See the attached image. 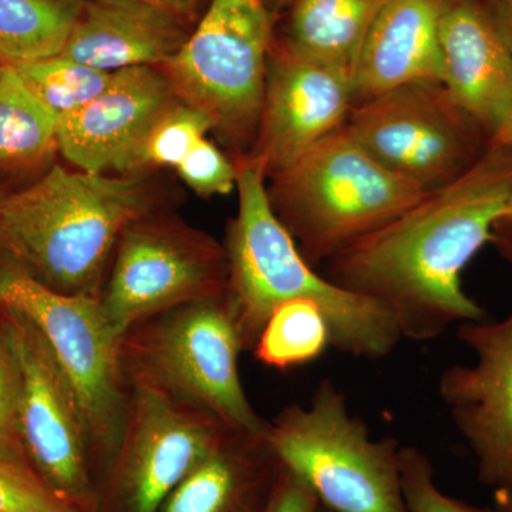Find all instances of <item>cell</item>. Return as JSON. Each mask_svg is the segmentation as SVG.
I'll list each match as a JSON object with an SVG mask.
<instances>
[{"mask_svg": "<svg viewBox=\"0 0 512 512\" xmlns=\"http://www.w3.org/2000/svg\"><path fill=\"white\" fill-rule=\"evenodd\" d=\"M225 293L130 326L121 336V366L128 386L211 413L237 433L264 436L268 421L245 393L239 373L245 350Z\"/></svg>", "mask_w": 512, "mask_h": 512, "instance_id": "5", "label": "cell"}, {"mask_svg": "<svg viewBox=\"0 0 512 512\" xmlns=\"http://www.w3.org/2000/svg\"><path fill=\"white\" fill-rule=\"evenodd\" d=\"M3 194H5V192L0 191V198L3 197Z\"/></svg>", "mask_w": 512, "mask_h": 512, "instance_id": "39", "label": "cell"}, {"mask_svg": "<svg viewBox=\"0 0 512 512\" xmlns=\"http://www.w3.org/2000/svg\"><path fill=\"white\" fill-rule=\"evenodd\" d=\"M231 431L211 413L130 384L119 443L97 488L99 512H158Z\"/></svg>", "mask_w": 512, "mask_h": 512, "instance_id": "12", "label": "cell"}, {"mask_svg": "<svg viewBox=\"0 0 512 512\" xmlns=\"http://www.w3.org/2000/svg\"><path fill=\"white\" fill-rule=\"evenodd\" d=\"M268 3L269 9H271L272 13L281 12V10L291 9L295 0H266Z\"/></svg>", "mask_w": 512, "mask_h": 512, "instance_id": "37", "label": "cell"}, {"mask_svg": "<svg viewBox=\"0 0 512 512\" xmlns=\"http://www.w3.org/2000/svg\"><path fill=\"white\" fill-rule=\"evenodd\" d=\"M10 64L15 66L37 99L59 120L96 99L106 89L111 77L110 72L94 69L62 55Z\"/></svg>", "mask_w": 512, "mask_h": 512, "instance_id": "25", "label": "cell"}, {"mask_svg": "<svg viewBox=\"0 0 512 512\" xmlns=\"http://www.w3.org/2000/svg\"><path fill=\"white\" fill-rule=\"evenodd\" d=\"M285 467L264 436L231 431L158 512H265Z\"/></svg>", "mask_w": 512, "mask_h": 512, "instance_id": "19", "label": "cell"}, {"mask_svg": "<svg viewBox=\"0 0 512 512\" xmlns=\"http://www.w3.org/2000/svg\"><path fill=\"white\" fill-rule=\"evenodd\" d=\"M210 131L211 120L202 111L178 100L140 138L124 161L120 175L143 177L157 168H174Z\"/></svg>", "mask_w": 512, "mask_h": 512, "instance_id": "24", "label": "cell"}, {"mask_svg": "<svg viewBox=\"0 0 512 512\" xmlns=\"http://www.w3.org/2000/svg\"><path fill=\"white\" fill-rule=\"evenodd\" d=\"M178 100L158 67L117 70L96 99L59 120V151L76 170L120 175L140 138Z\"/></svg>", "mask_w": 512, "mask_h": 512, "instance_id": "15", "label": "cell"}, {"mask_svg": "<svg viewBox=\"0 0 512 512\" xmlns=\"http://www.w3.org/2000/svg\"><path fill=\"white\" fill-rule=\"evenodd\" d=\"M0 454L32 467L19 429V372L0 319Z\"/></svg>", "mask_w": 512, "mask_h": 512, "instance_id": "29", "label": "cell"}, {"mask_svg": "<svg viewBox=\"0 0 512 512\" xmlns=\"http://www.w3.org/2000/svg\"><path fill=\"white\" fill-rule=\"evenodd\" d=\"M316 512H333V511H330V510H328V508H325V507H323V505L319 504L318 510H316Z\"/></svg>", "mask_w": 512, "mask_h": 512, "instance_id": "38", "label": "cell"}, {"mask_svg": "<svg viewBox=\"0 0 512 512\" xmlns=\"http://www.w3.org/2000/svg\"><path fill=\"white\" fill-rule=\"evenodd\" d=\"M228 278L224 245L157 210L131 222L120 235L99 301L110 325L123 336L140 320L224 295Z\"/></svg>", "mask_w": 512, "mask_h": 512, "instance_id": "9", "label": "cell"}, {"mask_svg": "<svg viewBox=\"0 0 512 512\" xmlns=\"http://www.w3.org/2000/svg\"><path fill=\"white\" fill-rule=\"evenodd\" d=\"M0 308L19 313L36 326L72 384L89 429L100 481L116 451L126 413L128 384L121 366V335L110 325L97 296L63 295L3 266Z\"/></svg>", "mask_w": 512, "mask_h": 512, "instance_id": "8", "label": "cell"}, {"mask_svg": "<svg viewBox=\"0 0 512 512\" xmlns=\"http://www.w3.org/2000/svg\"><path fill=\"white\" fill-rule=\"evenodd\" d=\"M400 478L407 512H495L444 494L434 480L430 458L417 447L400 448Z\"/></svg>", "mask_w": 512, "mask_h": 512, "instance_id": "26", "label": "cell"}, {"mask_svg": "<svg viewBox=\"0 0 512 512\" xmlns=\"http://www.w3.org/2000/svg\"><path fill=\"white\" fill-rule=\"evenodd\" d=\"M329 346V325L319 306L292 299L271 313L252 353L262 365L286 372L315 362Z\"/></svg>", "mask_w": 512, "mask_h": 512, "instance_id": "23", "label": "cell"}, {"mask_svg": "<svg viewBox=\"0 0 512 512\" xmlns=\"http://www.w3.org/2000/svg\"><path fill=\"white\" fill-rule=\"evenodd\" d=\"M443 2L387 0L350 66L355 104L406 84H443L439 36Z\"/></svg>", "mask_w": 512, "mask_h": 512, "instance_id": "18", "label": "cell"}, {"mask_svg": "<svg viewBox=\"0 0 512 512\" xmlns=\"http://www.w3.org/2000/svg\"><path fill=\"white\" fill-rule=\"evenodd\" d=\"M457 336L476 363L441 373V400L476 458L480 483L512 491V312L500 322L461 323Z\"/></svg>", "mask_w": 512, "mask_h": 512, "instance_id": "14", "label": "cell"}, {"mask_svg": "<svg viewBox=\"0 0 512 512\" xmlns=\"http://www.w3.org/2000/svg\"><path fill=\"white\" fill-rule=\"evenodd\" d=\"M190 25L148 0H84L62 56L110 73L160 67L183 49Z\"/></svg>", "mask_w": 512, "mask_h": 512, "instance_id": "17", "label": "cell"}, {"mask_svg": "<svg viewBox=\"0 0 512 512\" xmlns=\"http://www.w3.org/2000/svg\"><path fill=\"white\" fill-rule=\"evenodd\" d=\"M443 86L493 137L512 109V50L480 0H444Z\"/></svg>", "mask_w": 512, "mask_h": 512, "instance_id": "16", "label": "cell"}, {"mask_svg": "<svg viewBox=\"0 0 512 512\" xmlns=\"http://www.w3.org/2000/svg\"><path fill=\"white\" fill-rule=\"evenodd\" d=\"M481 3L512 50V0H485Z\"/></svg>", "mask_w": 512, "mask_h": 512, "instance_id": "31", "label": "cell"}, {"mask_svg": "<svg viewBox=\"0 0 512 512\" xmlns=\"http://www.w3.org/2000/svg\"><path fill=\"white\" fill-rule=\"evenodd\" d=\"M174 170L201 197L228 195L237 187V167L207 137L188 151Z\"/></svg>", "mask_w": 512, "mask_h": 512, "instance_id": "28", "label": "cell"}, {"mask_svg": "<svg viewBox=\"0 0 512 512\" xmlns=\"http://www.w3.org/2000/svg\"><path fill=\"white\" fill-rule=\"evenodd\" d=\"M495 227H512V192L510 198H508L507 204H505L503 217L500 218V221H498Z\"/></svg>", "mask_w": 512, "mask_h": 512, "instance_id": "36", "label": "cell"}, {"mask_svg": "<svg viewBox=\"0 0 512 512\" xmlns=\"http://www.w3.org/2000/svg\"><path fill=\"white\" fill-rule=\"evenodd\" d=\"M346 126L370 156L426 192L456 181L490 148V134L439 83L360 101Z\"/></svg>", "mask_w": 512, "mask_h": 512, "instance_id": "10", "label": "cell"}, {"mask_svg": "<svg viewBox=\"0 0 512 512\" xmlns=\"http://www.w3.org/2000/svg\"><path fill=\"white\" fill-rule=\"evenodd\" d=\"M59 117L45 106L10 63H0V171L23 174L50 163Z\"/></svg>", "mask_w": 512, "mask_h": 512, "instance_id": "20", "label": "cell"}, {"mask_svg": "<svg viewBox=\"0 0 512 512\" xmlns=\"http://www.w3.org/2000/svg\"><path fill=\"white\" fill-rule=\"evenodd\" d=\"M318 507L311 487L285 468L265 512H316Z\"/></svg>", "mask_w": 512, "mask_h": 512, "instance_id": "30", "label": "cell"}, {"mask_svg": "<svg viewBox=\"0 0 512 512\" xmlns=\"http://www.w3.org/2000/svg\"><path fill=\"white\" fill-rule=\"evenodd\" d=\"M511 192L512 146H490L456 181L326 261L323 275L382 303L413 342L483 322L487 313L464 291L461 274L493 241Z\"/></svg>", "mask_w": 512, "mask_h": 512, "instance_id": "1", "label": "cell"}, {"mask_svg": "<svg viewBox=\"0 0 512 512\" xmlns=\"http://www.w3.org/2000/svg\"><path fill=\"white\" fill-rule=\"evenodd\" d=\"M493 508L495 512H512V491H495Z\"/></svg>", "mask_w": 512, "mask_h": 512, "instance_id": "35", "label": "cell"}, {"mask_svg": "<svg viewBox=\"0 0 512 512\" xmlns=\"http://www.w3.org/2000/svg\"><path fill=\"white\" fill-rule=\"evenodd\" d=\"M265 439L282 466L308 484L328 510L407 512L402 447L393 437L373 440L332 379L320 380L308 407L291 404L268 421Z\"/></svg>", "mask_w": 512, "mask_h": 512, "instance_id": "6", "label": "cell"}, {"mask_svg": "<svg viewBox=\"0 0 512 512\" xmlns=\"http://www.w3.org/2000/svg\"><path fill=\"white\" fill-rule=\"evenodd\" d=\"M491 147L512 146V109L490 140Z\"/></svg>", "mask_w": 512, "mask_h": 512, "instance_id": "34", "label": "cell"}, {"mask_svg": "<svg viewBox=\"0 0 512 512\" xmlns=\"http://www.w3.org/2000/svg\"><path fill=\"white\" fill-rule=\"evenodd\" d=\"M0 512H80L33 468L0 454Z\"/></svg>", "mask_w": 512, "mask_h": 512, "instance_id": "27", "label": "cell"}, {"mask_svg": "<svg viewBox=\"0 0 512 512\" xmlns=\"http://www.w3.org/2000/svg\"><path fill=\"white\" fill-rule=\"evenodd\" d=\"M264 171L237 161L238 212L229 221L225 252L229 265L227 301L245 352H252L262 328L281 303L315 302L325 315L332 346L359 359L380 360L403 340L382 303L333 284L299 251L272 210Z\"/></svg>", "mask_w": 512, "mask_h": 512, "instance_id": "3", "label": "cell"}, {"mask_svg": "<svg viewBox=\"0 0 512 512\" xmlns=\"http://www.w3.org/2000/svg\"><path fill=\"white\" fill-rule=\"evenodd\" d=\"M353 106L348 67L288 42L272 45L258 133L247 157L269 178L345 126Z\"/></svg>", "mask_w": 512, "mask_h": 512, "instance_id": "13", "label": "cell"}, {"mask_svg": "<svg viewBox=\"0 0 512 512\" xmlns=\"http://www.w3.org/2000/svg\"><path fill=\"white\" fill-rule=\"evenodd\" d=\"M491 244L512 268V227H495Z\"/></svg>", "mask_w": 512, "mask_h": 512, "instance_id": "33", "label": "cell"}, {"mask_svg": "<svg viewBox=\"0 0 512 512\" xmlns=\"http://www.w3.org/2000/svg\"><path fill=\"white\" fill-rule=\"evenodd\" d=\"M156 3L183 16V18L194 22L200 12L201 0H148Z\"/></svg>", "mask_w": 512, "mask_h": 512, "instance_id": "32", "label": "cell"}, {"mask_svg": "<svg viewBox=\"0 0 512 512\" xmlns=\"http://www.w3.org/2000/svg\"><path fill=\"white\" fill-rule=\"evenodd\" d=\"M157 204L146 175L52 165L35 183L0 198V266L63 295L99 298L120 235Z\"/></svg>", "mask_w": 512, "mask_h": 512, "instance_id": "2", "label": "cell"}, {"mask_svg": "<svg viewBox=\"0 0 512 512\" xmlns=\"http://www.w3.org/2000/svg\"><path fill=\"white\" fill-rule=\"evenodd\" d=\"M84 0H0V63L62 55Z\"/></svg>", "mask_w": 512, "mask_h": 512, "instance_id": "22", "label": "cell"}, {"mask_svg": "<svg viewBox=\"0 0 512 512\" xmlns=\"http://www.w3.org/2000/svg\"><path fill=\"white\" fill-rule=\"evenodd\" d=\"M19 372V429L33 470L80 512H99L96 463L86 419L42 333L0 308Z\"/></svg>", "mask_w": 512, "mask_h": 512, "instance_id": "11", "label": "cell"}, {"mask_svg": "<svg viewBox=\"0 0 512 512\" xmlns=\"http://www.w3.org/2000/svg\"><path fill=\"white\" fill-rule=\"evenodd\" d=\"M269 178L272 210L313 268L429 194L370 156L346 124Z\"/></svg>", "mask_w": 512, "mask_h": 512, "instance_id": "4", "label": "cell"}, {"mask_svg": "<svg viewBox=\"0 0 512 512\" xmlns=\"http://www.w3.org/2000/svg\"><path fill=\"white\" fill-rule=\"evenodd\" d=\"M272 19L266 0H210L183 49L158 67L175 96L211 120L234 158L247 156L258 133Z\"/></svg>", "mask_w": 512, "mask_h": 512, "instance_id": "7", "label": "cell"}, {"mask_svg": "<svg viewBox=\"0 0 512 512\" xmlns=\"http://www.w3.org/2000/svg\"><path fill=\"white\" fill-rule=\"evenodd\" d=\"M387 0H295L285 42L326 62L352 66L357 47Z\"/></svg>", "mask_w": 512, "mask_h": 512, "instance_id": "21", "label": "cell"}]
</instances>
